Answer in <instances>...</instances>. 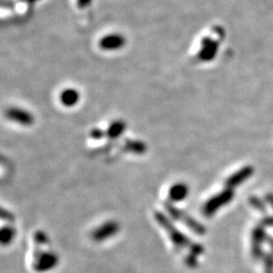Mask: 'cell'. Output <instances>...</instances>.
<instances>
[{
	"label": "cell",
	"mask_w": 273,
	"mask_h": 273,
	"mask_svg": "<svg viewBox=\"0 0 273 273\" xmlns=\"http://www.w3.org/2000/svg\"><path fill=\"white\" fill-rule=\"evenodd\" d=\"M261 226L264 227H273V216L272 217H265L261 220Z\"/></svg>",
	"instance_id": "cell-9"
},
{
	"label": "cell",
	"mask_w": 273,
	"mask_h": 273,
	"mask_svg": "<svg viewBox=\"0 0 273 273\" xmlns=\"http://www.w3.org/2000/svg\"><path fill=\"white\" fill-rule=\"evenodd\" d=\"M254 173V169L251 166H245L244 168L240 169L233 175H231L227 180H226V187L230 189H234L235 187L239 186L240 184L244 183L247 179H249Z\"/></svg>",
	"instance_id": "cell-3"
},
{
	"label": "cell",
	"mask_w": 273,
	"mask_h": 273,
	"mask_svg": "<svg viewBox=\"0 0 273 273\" xmlns=\"http://www.w3.org/2000/svg\"><path fill=\"white\" fill-rule=\"evenodd\" d=\"M187 192L188 190L187 187H185V185L177 184L171 188L170 196L174 200H181L185 197V195H187Z\"/></svg>",
	"instance_id": "cell-6"
},
{
	"label": "cell",
	"mask_w": 273,
	"mask_h": 273,
	"mask_svg": "<svg viewBox=\"0 0 273 273\" xmlns=\"http://www.w3.org/2000/svg\"><path fill=\"white\" fill-rule=\"evenodd\" d=\"M269 273H273V272H269Z\"/></svg>",
	"instance_id": "cell-12"
},
{
	"label": "cell",
	"mask_w": 273,
	"mask_h": 273,
	"mask_svg": "<svg viewBox=\"0 0 273 273\" xmlns=\"http://www.w3.org/2000/svg\"><path fill=\"white\" fill-rule=\"evenodd\" d=\"M265 199H266V201L268 202V204H270V206H271L272 209H273V194H272V193H268V194L265 196Z\"/></svg>",
	"instance_id": "cell-10"
},
{
	"label": "cell",
	"mask_w": 273,
	"mask_h": 273,
	"mask_svg": "<svg viewBox=\"0 0 273 273\" xmlns=\"http://www.w3.org/2000/svg\"><path fill=\"white\" fill-rule=\"evenodd\" d=\"M78 93L75 91V90H72V89H68V90H65L62 95H61V100L62 102L67 105V106H71V105H74L77 100H78Z\"/></svg>",
	"instance_id": "cell-5"
},
{
	"label": "cell",
	"mask_w": 273,
	"mask_h": 273,
	"mask_svg": "<svg viewBox=\"0 0 273 273\" xmlns=\"http://www.w3.org/2000/svg\"><path fill=\"white\" fill-rule=\"evenodd\" d=\"M267 235L262 226L254 228L252 231V254L255 258H263L264 253L262 250V244L267 240Z\"/></svg>",
	"instance_id": "cell-2"
},
{
	"label": "cell",
	"mask_w": 273,
	"mask_h": 273,
	"mask_svg": "<svg viewBox=\"0 0 273 273\" xmlns=\"http://www.w3.org/2000/svg\"><path fill=\"white\" fill-rule=\"evenodd\" d=\"M9 116L11 119H14L18 122L25 123V124H30L33 120L31 114L27 111L20 110V109H13L9 112Z\"/></svg>",
	"instance_id": "cell-4"
},
{
	"label": "cell",
	"mask_w": 273,
	"mask_h": 273,
	"mask_svg": "<svg viewBox=\"0 0 273 273\" xmlns=\"http://www.w3.org/2000/svg\"><path fill=\"white\" fill-rule=\"evenodd\" d=\"M233 197H234L233 189L226 188L224 191L217 194L206 203V206L203 208L204 215L207 217H212L223 206L229 203L233 199Z\"/></svg>",
	"instance_id": "cell-1"
},
{
	"label": "cell",
	"mask_w": 273,
	"mask_h": 273,
	"mask_svg": "<svg viewBox=\"0 0 273 273\" xmlns=\"http://www.w3.org/2000/svg\"><path fill=\"white\" fill-rule=\"evenodd\" d=\"M265 268L268 272H272L273 270V253L272 254H266L263 257Z\"/></svg>",
	"instance_id": "cell-8"
},
{
	"label": "cell",
	"mask_w": 273,
	"mask_h": 273,
	"mask_svg": "<svg viewBox=\"0 0 273 273\" xmlns=\"http://www.w3.org/2000/svg\"><path fill=\"white\" fill-rule=\"evenodd\" d=\"M249 202H250V204L252 206V208H254L258 212L263 213V214L266 213V204H265V202L261 198H259L257 196H251L249 198Z\"/></svg>",
	"instance_id": "cell-7"
},
{
	"label": "cell",
	"mask_w": 273,
	"mask_h": 273,
	"mask_svg": "<svg viewBox=\"0 0 273 273\" xmlns=\"http://www.w3.org/2000/svg\"><path fill=\"white\" fill-rule=\"evenodd\" d=\"M267 242H268V244H269V246H270V248L272 249V252H273V238L272 237H267V240H266Z\"/></svg>",
	"instance_id": "cell-11"
}]
</instances>
